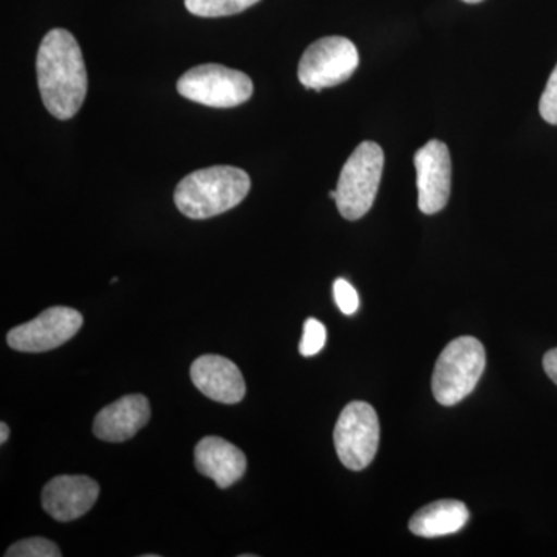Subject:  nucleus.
Returning a JSON list of instances; mask_svg holds the SVG:
<instances>
[{
    "instance_id": "10",
    "label": "nucleus",
    "mask_w": 557,
    "mask_h": 557,
    "mask_svg": "<svg viewBox=\"0 0 557 557\" xmlns=\"http://www.w3.org/2000/svg\"><path fill=\"white\" fill-rule=\"evenodd\" d=\"M100 485L87 475H58L42 491V508L58 522H72L94 508Z\"/></svg>"
},
{
    "instance_id": "15",
    "label": "nucleus",
    "mask_w": 557,
    "mask_h": 557,
    "mask_svg": "<svg viewBox=\"0 0 557 557\" xmlns=\"http://www.w3.org/2000/svg\"><path fill=\"white\" fill-rule=\"evenodd\" d=\"M259 0H185L186 10L199 17H223L242 13Z\"/></svg>"
},
{
    "instance_id": "9",
    "label": "nucleus",
    "mask_w": 557,
    "mask_h": 557,
    "mask_svg": "<svg viewBox=\"0 0 557 557\" xmlns=\"http://www.w3.org/2000/svg\"><path fill=\"white\" fill-rule=\"evenodd\" d=\"M417 170L418 208L423 214H437L448 205L453 164L448 146L431 139L413 157Z\"/></svg>"
},
{
    "instance_id": "1",
    "label": "nucleus",
    "mask_w": 557,
    "mask_h": 557,
    "mask_svg": "<svg viewBox=\"0 0 557 557\" xmlns=\"http://www.w3.org/2000/svg\"><path fill=\"white\" fill-rule=\"evenodd\" d=\"M36 73L44 106L58 120H70L83 108L87 72L78 40L64 28L44 36L36 58Z\"/></svg>"
},
{
    "instance_id": "4",
    "label": "nucleus",
    "mask_w": 557,
    "mask_h": 557,
    "mask_svg": "<svg viewBox=\"0 0 557 557\" xmlns=\"http://www.w3.org/2000/svg\"><path fill=\"white\" fill-rule=\"evenodd\" d=\"M384 152L380 145L364 141L351 153L336 186V207L347 220L364 218L373 207L383 175Z\"/></svg>"
},
{
    "instance_id": "14",
    "label": "nucleus",
    "mask_w": 557,
    "mask_h": 557,
    "mask_svg": "<svg viewBox=\"0 0 557 557\" xmlns=\"http://www.w3.org/2000/svg\"><path fill=\"white\" fill-rule=\"evenodd\" d=\"M469 511L460 500H438L418 509L409 522V530L418 537H442L457 533L467 525Z\"/></svg>"
},
{
    "instance_id": "2",
    "label": "nucleus",
    "mask_w": 557,
    "mask_h": 557,
    "mask_svg": "<svg viewBox=\"0 0 557 557\" xmlns=\"http://www.w3.org/2000/svg\"><path fill=\"white\" fill-rule=\"evenodd\" d=\"M251 188L247 172L234 166H212L193 172L175 189V207L186 218H215L236 208Z\"/></svg>"
},
{
    "instance_id": "8",
    "label": "nucleus",
    "mask_w": 557,
    "mask_h": 557,
    "mask_svg": "<svg viewBox=\"0 0 557 557\" xmlns=\"http://www.w3.org/2000/svg\"><path fill=\"white\" fill-rule=\"evenodd\" d=\"M83 314L69 307H51L39 317L11 329L9 346L25 354L53 350L72 339L83 327Z\"/></svg>"
},
{
    "instance_id": "7",
    "label": "nucleus",
    "mask_w": 557,
    "mask_h": 557,
    "mask_svg": "<svg viewBox=\"0 0 557 557\" xmlns=\"http://www.w3.org/2000/svg\"><path fill=\"white\" fill-rule=\"evenodd\" d=\"M359 54L351 40L329 36L311 44L300 58L298 76L307 89L321 90L346 83L358 69Z\"/></svg>"
},
{
    "instance_id": "22",
    "label": "nucleus",
    "mask_w": 557,
    "mask_h": 557,
    "mask_svg": "<svg viewBox=\"0 0 557 557\" xmlns=\"http://www.w3.org/2000/svg\"><path fill=\"white\" fill-rule=\"evenodd\" d=\"M463 2H467V3H480V2H483V0H463Z\"/></svg>"
},
{
    "instance_id": "18",
    "label": "nucleus",
    "mask_w": 557,
    "mask_h": 557,
    "mask_svg": "<svg viewBox=\"0 0 557 557\" xmlns=\"http://www.w3.org/2000/svg\"><path fill=\"white\" fill-rule=\"evenodd\" d=\"M333 296H335L336 306L347 317L357 313L359 298L357 289L346 278H336L333 284Z\"/></svg>"
},
{
    "instance_id": "6",
    "label": "nucleus",
    "mask_w": 557,
    "mask_h": 557,
    "mask_svg": "<svg viewBox=\"0 0 557 557\" xmlns=\"http://www.w3.org/2000/svg\"><path fill=\"white\" fill-rule=\"evenodd\" d=\"M333 438L336 454L344 467L351 471L368 468L380 446V420L376 410L369 403H348L341 412Z\"/></svg>"
},
{
    "instance_id": "20",
    "label": "nucleus",
    "mask_w": 557,
    "mask_h": 557,
    "mask_svg": "<svg viewBox=\"0 0 557 557\" xmlns=\"http://www.w3.org/2000/svg\"><path fill=\"white\" fill-rule=\"evenodd\" d=\"M544 370L548 379L557 384V348L547 351L544 357Z\"/></svg>"
},
{
    "instance_id": "12",
    "label": "nucleus",
    "mask_w": 557,
    "mask_h": 557,
    "mask_svg": "<svg viewBox=\"0 0 557 557\" xmlns=\"http://www.w3.org/2000/svg\"><path fill=\"white\" fill-rule=\"evenodd\" d=\"M149 399L145 395H126L106 406L94 421V434L102 442L123 443L148 424Z\"/></svg>"
},
{
    "instance_id": "3",
    "label": "nucleus",
    "mask_w": 557,
    "mask_h": 557,
    "mask_svg": "<svg viewBox=\"0 0 557 557\" xmlns=\"http://www.w3.org/2000/svg\"><path fill=\"white\" fill-rule=\"evenodd\" d=\"M485 347L472 336L450 341L438 357L432 375V392L440 405L456 406L468 397L485 370Z\"/></svg>"
},
{
    "instance_id": "11",
    "label": "nucleus",
    "mask_w": 557,
    "mask_h": 557,
    "mask_svg": "<svg viewBox=\"0 0 557 557\" xmlns=\"http://www.w3.org/2000/svg\"><path fill=\"white\" fill-rule=\"evenodd\" d=\"M190 380L205 397L222 405H236L247 394L239 368L219 355L197 358L190 366Z\"/></svg>"
},
{
    "instance_id": "5",
    "label": "nucleus",
    "mask_w": 557,
    "mask_h": 557,
    "mask_svg": "<svg viewBox=\"0 0 557 557\" xmlns=\"http://www.w3.org/2000/svg\"><path fill=\"white\" fill-rule=\"evenodd\" d=\"M178 94L186 100L209 108H237L251 98L252 81L248 75L220 64H201L180 76Z\"/></svg>"
},
{
    "instance_id": "16",
    "label": "nucleus",
    "mask_w": 557,
    "mask_h": 557,
    "mask_svg": "<svg viewBox=\"0 0 557 557\" xmlns=\"http://www.w3.org/2000/svg\"><path fill=\"white\" fill-rule=\"evenodd\" d=\"M7 557H61L62 553L57 544L49 539L32 537L16 542L5 553Z\"/></svg>"
},
{
    "instance_id": "21",
    "label": "nucleus",
    "mask_w": 557,
    "mask_h": 557,
    "mask_svg": "<svg viewBox=\"0 0 557 557\" xmlns=\"http://www.w3.org/2000/svg\"><path fill=\"white\" fill-rule=\"evenodd\" d=\"M10 437V429L7 426V423H0V443L5 445L7 440Z\"/></svg>"
},
{
    "instance_id": "13",
    "label": "nucleus",
    "mask_w": 557,
    "mask_h": 557,
    "mask_svg": "<svg viewBox=\"0 0 557 557\" xmlns=\"http://www.w3.org/2000/svg\"><path fill=\"white\" fill-rule=\"evenodd\" d=\"M197 471L222 490L234 485L247 471V457L233 443L220 437L201 438L194 453Z\"/></svg>"
},
{
    "instance_id": "17",
    "label": "nucleus",
    "mask_w": 557,
    "mask_h": 557,
    "mask_svg": "<svg viewBox=\"0 0 557 557\" xmlns=\"http://www.w3.org/2000/svg\"><path fill=\"white\" fill-rule=\"evenodd\" d=\"M327 341V330L318 319H307L304 324V335L300 339L299 351L302 357H314L325 346Z\"/></svg>"
},
{
    "instance_id": "19",
    "label": "nucleus",
    "mask_w": 557,
    "mask_h": 557,
    "mask_svg": "<svg viewBox=\"0 0 557 557\" xmlns=\"http://www.w3.org/2000/svg\"><path fill=\"white\" fill-rule=\"evenodd\" d=\"M539 112H541L542 119L547 121L549 124L557 126V65L553 70L552 75L545 87L544 94H542L541 102H539Z\"/></svg>"
}]
</instances>
